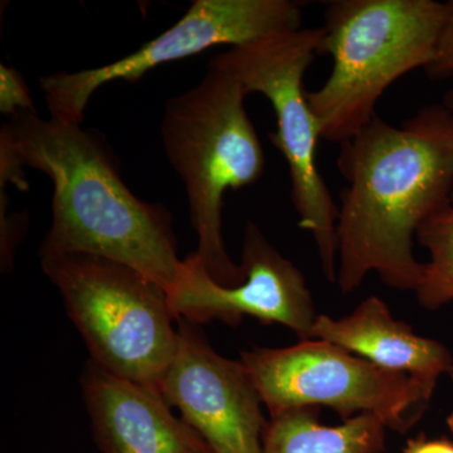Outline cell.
Instances as JSON below:
<instances>
[{
	"mask_svg": "<svg viewBox=\"0 0 453 453\" xmlns=\"http://www.w3.org/2000/svg\"><path fill=\"white\" fill-rule=\"evenodd\" d=\"M426 73L434 80L449 79L453 76V0L451 17L441 37L436 57L432 65L426 68ZM442 104L453 112V91L447 92Z\"/></svg>",
	"mask_w": 453,
	"mask_h": 453,
	"instance_id": "16",
	"label": "cell"
},
{
	"mask_svg": "<svg viewBox=\"0 0 453 453\" xmlns=\"http://www.w3.org/2000/svg\"><path fill=\"white\" fill-rule=\"evenodd\" d=\"M82 390L104 453H214L157 390L121 380L88 360Z\"/></svg>",
	"mask_w": 453,
	"mask_h": 453,
	"instance_id": "11",
	"label": "cell"
},
{
	"mask_svg": "<svg viewBox=\"0 0 453 453\" xmlns=\"http://www.w3.org/2000/svg\"><path fill=\"white\" fill-rule=\"evenodd\" d=\"M338 271L342 294L369 273L396 290L416 291L425 264L413 241L453 196V112L443 104L422 107L401 127L380 116L340 144Z\"/></svg>",
	"mask_w": 453,
	"mask_h": 453,
	"instance_id": "1",
	"label": "cell"
},
{
	"mask_svg": "<svg viewBox=\"0 0 453 453\" xmlns=\"http://www.w3.org/2000/svg\"><path fill=\"white\" fill-rule=\"evenodd\" d=\"M310 339L333 342L372 365L410 375L434 388L438 378L453 365L445 345L417 335L410 325L396 320L377 296L366 297L344 318L318 315Z\"/></svg>",
	"mask_w": 453,
	"mask_h": 453,
	"instance_id": "12",
	"label": "cell"
},
{
	"mask_svg": "<svg viewBox=\"0 0 453 453\" xmlns=\"http://www.w3.org/2000/svg\"><path fill=\"white\" fill-rule=\"evenodd\" d=\"M403 453H453V443L446 440L418 437L408 442Z\"/></svg>",
	"mask_w": 453,
	"mask_h": 453,
	"instance_id": "17",
	"label": "cell"
},
{
	"mask_svg": "<svg viewBox=\"0 0 453 453\" xmlns=\"http://www.w3.org/2000/svg\"><path fill=\"white\" fill-rule=\"evenodd\" d=\"M241 362L271 417L326 405L342 421L368 413L404 434L421 418L434 392L410 375L387 371L320 339L288 348H255L243 351Z\"/></svg>",
	"mask_w": 453,
	"mask_h": 453,
	"instance_id": "7",
	"label": "cell"
},
{
	"mask_svg": "<svg viewBox=\"0 0 453 453\" xmlns=\"http://www.w3.org/2000/svg\"><path fill=\"white\" fill-rule=\"evenodd\" d=\"M314 407L271 417L262 453H380L386 426L372 414H357L340 426L319 422Z\"/></svg>",
	"mask_w": 453,
	"mask_h": 453,
	"instance_id": "13",
	"label": "cell"
},
{
	"mask_svg": "<svg viewBox=\"0 0 453 453\" xmlns=\"http://www.w3.org/2000/svg\"><path fill=\"white\" fill-rule=\"evenodd\" d=\"M0 164L16 172L35 169L52 180V225L41 259L96 256L172 290L183 265L172 216L131 193L96 131L18 112L0 131Z\"/></svg>",
	"mask_w": 453,
	"mask_h": 453,
	"instance_id": "2",
	"label": "cell"
},
{
	"mask_svg": "<svg viewBox=\"0 0 453 453\" xmlns=\"http://www.w3.org/2000/svg\"><path fill=\"white\" fill-rule=\"evenodd\" d=\"M416 238L429 252L414 291L417 299L425 309L442 308L453 301V196L446 208L419 226Z\"/></svg>",
	"mask_w": 453,
	"mask_h": 453,
	"instance_id": "14",
	"label": "cell"
},
{
	"mask_svg": "<svg viewBox=\"0 0 453 453\" xmlns=\"http://www.w3.org/2000/svg\"><path fill=\"white\" fill-rule=\"evenodd\" d=\"M452 0H335L324 13L319 56L333 58L320 88L308 92L321 139L350 140L377 116L395 81L434 61Z\"/></svg>",
	"mask_w": 453,
	"mask_h": 453,
	"instance_id": "4",
	"label": "cell"
},
{
	"mask_svg": "<svg viewBox=\"0 0 453 453\" xmlns=\"http://www.w3.org/2000/svg\"><path fill=\"white\" fill-rule=\"evenodd\" d=\"M323 35V27L279 33L229 49L214 59L238 77L247 95H264L273 105L277 127L270 139L288 164L299 226L312 234L324 275L335 282L339 207L316 163L321 134L303 88Z\"/></svg>",
	"mask_w": 453,
	"mask_h": 453,
	"instance_id": "6",
	"label": "cell"
},
{
	"mask_svg": "<svg viewBox=\"0 0 453 453\" xmlns=\"http://www.w3.org/2000/svg\"><path fill=\"white\" fill-rule=\"evenodd\" d=\"M246 96L238 77L213 58L198 85L170 98L162 121L164 150L186 188L198 238L196 256L226 288L242 281L243 271L223 242V198L228 190L257 183L265 172L264 149L244 109Z\"/></svg>",
	"mask_w": 453,
	"mask_h": 453,
	"instance_id": "3",
	"label": "cell"
},
{
	"mask_svg": "<svg viewBox=\"0 0 453 453\" xmlns=\"http://www.w3.org/2000/svg\"><path fill=\"white\" fill-rule=\"evenodd\" d=\"M449 375H451L452 380H453V365L451 368V371L449 372ZM447 426H449V432H451L452 437H453V412L449 414V418H447Z\"/></svg>",
	"mask_w": 453,
	"mask_h": 453,
	"instance_id": "18",
	"label": "cell"
},
{
	"mask_svg": "<svg viewBox=\"0 0 453 453\" xmlns=\"http://www.w3.org/2000/svg\"><path fill=\"white\" fill-rule=\"evenodd\" d=\"M0 111L11 118L20 111H35L25 79L11 65H0Z\"/></svg>",
	"mask_w": 453,
	"mask_h": 453,
	"instance_id": "15",
	"label": "cell"
},
{
	"mask_svg": "<svg viewBox=\"0 0 453 453\" xmlns=\"http://www.w3.org/2000/svg\"><path fill=\"white\" fill-rule=\"evenodd\" d=\"M92 362L159 392L178 348L168 292L125 265L89 255L42 258Z\"/></svg>",
	"mask_w": 453,
	"mask_h": 453,
	"instance_id": "5",
	"label": "cell"
},
{
	"mask_svg": "<svg viewBox=\"0 0 453 453\" xmlns=\"http://www.w3.org/2000/svg\"><path fill=\"white\" fill-rule=\"evenodd\" d=\"M303 7L291 0H195L183 17L135 52L112 64L40 80L50 118L81 125L91 97L113 81L136 82L149 71L216 46H243L303 28Z\"/></svg>",
	"mask_w": 453,
	"mask_h": 453,
	"instance_id": "8",
	"label": "cell"
},
{
	"mask_svg": "<svg viewBox=\"0 0 453 453\" xmlns=\"http://www.w3.org/2000/svg\"><path fill=\"white\" fill-rule=\"evenodd\" d=\"M178 348L159 393L214 453H262L267 423L242 362L213 350L196 325L178 320Z\"/></svg>",
	"mask_w": 453,
	"mask_h": 453,
	"instance_id": "10",
	"label": "cell"
},
{
	"mask_svg": "<svg viewBox=\"0 0 453 453\" xmlns=\"http://www.w3.org/2000/svg\"><path fill=\"white\" fill-rule=\"evenodd\" d=\"M241 267L242 281L226 288L208 275L196 253L184 258L168 292L177 320L193 325L219 320L237 326L243 316H252L265 324H281L301 340L310 339L318 315L305 277L252 220L244 231Z\"/></svg>",
	"mask_w": 453,
	"mask_h": 453,
	"instance_id": "9",
	"label": "cell"
}]
</instances>
